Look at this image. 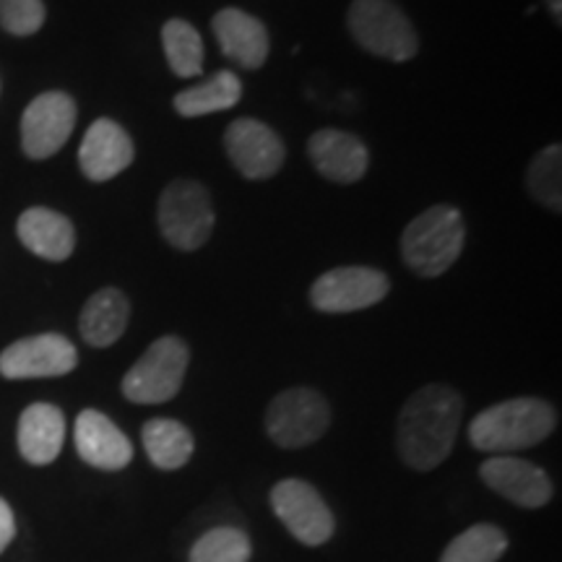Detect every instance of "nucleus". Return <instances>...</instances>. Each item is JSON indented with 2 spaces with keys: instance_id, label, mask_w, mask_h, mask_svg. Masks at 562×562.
Listing matches in <instances>:
<instances>
[{
  "instance_id": "f257e3e1",
  "label": "nucleus",
  "mask_w": 562,
  "mask_h": 562,
  "mask_svg": "<svg viewBox=\"0 0 562 562\" xmlns=\"http://www.w3.org/2000/svg\"><path fill=\"white\" fill-rule=\"evenodd\" d=\"M463 398L448 385H425L406 398L398 414V456L414 472H432L453 451Z\"/></svg>"
},
{
  "instance_id": "f03ea898",
  "label": "nucleus",
  "mask_w": 562,
  "mask_h": 562,
  "mask_svg": "<svg viewBox=\"0 0 562 562\" xmlns=\"http://www.w3.org/2000/svg\"><path fill=\"white\" fill-rule=\"evenodd\" d=\"M558 427V412L550 402L533 396L510 398L476 414L469 425V440L476 451L508 456L539 446Z\"/></svg>"
},
{
  "instance_id": "7ed1b4c3",
  "label": "nucleus",
  "mask_w": 562,
  "mask_h": 562,
  "mask_svg": "<svg viewBox=\"0 0 562 562\" xmlns=\"http://www.w3.org/2000/svg\"><path fill=\"white\" fill-rule=\"evenodd\" d=\"M463 243H467L463 214L456 206L438 203L406 224L402 256L417 277L435 279L459 261Z\"/></svg>"
},
{
  "instance_id": "20e7f679",
  "label": "nucleus",
  "mask_w": 562,
  "mask_h": 562,
  "mask_svg": "<svg viewBox=\"0 0 562 562\" xmlns=\"http://www.w3.org/2000/svg\"><path fill=\"white\" fill-rule=\"evenodd\" d=\"M347 26L357 45L378 58L406 63L419 50L417 30L393 0H355Z\"/></svg>"
},
{
  "instance_id": "39448f33",
  "label": "nucleus",
  "mask_w": 562,
  "mask_h": 562,
  "mask_svg": "<svg viewBox=\"0 0 562 562\" xmlns=\"http://www.w3.org/2000/svg\"><path fill=\"white\" fill-rule=\"evenodd\" d=\"M159 232L172 248L199 250L209 243L214 232V203L201 182L195 180H172L161 191L157 209Z\"/></svg>"
},
{
  "instance_id": "423d86ee",
  "label": "nucleus",
  "mask_w": 562,
  "mask_h": 562,
  "mask_svg": "<svg viewBox=\"0 0 562 562\" xmlns=\"http://www.w3.org/2000/svg\"><path fill=\"white\" fill-rule=\"evenodd\" d=\"M191 349L178 336H161L125 372L123 396L133 404H165L182 389Z\"/></svg>"
},
{
  "instance_id": "0eeeda50",
  "label": "nucleus",
  "mask_w": 562,
  "mask_h": 562,
  "mask_svg": "<svg viewBox=\"0 0 562 562\" xmlns=\"http://www.w3.org/2000/svg\"><path fill=\"white\" fill-rule=\"evenodd\" d=\"M331 425L328 402L313 389L281 391L266 409V432L279 448H305L326 435Z\"/></svg>"
},
{
  "instance_id": "6e6552de",
  "label": "nucleus",
  "mask_w": 562,
  "mask_h": 562,
  "mask_svg": "<svg viewBox=\"0 0 562 562\" xmlns=\"http://www.w3.org/2000/svg\"><path fill=\"white\" fill-rule=\"evenodd\" d=\"M271 508L300 544L321 547L334 537V513L311 482L281 480L273 484Z\"/></svg>"
},
{
  "instance_id": "1a4fd4ad",
  "label": "nucleus",
  "mask_w": 562,
  "mask_h": 562,
  "mask_svg": "<svg viewBox=\"0 0 562 562\" xmlns=\"http://www.w3.org/2000/svg\"><path fill=\"white\" fill-rule=\"evenodd\" d=\"M391 292V279L372 266H339L315 279L311 302L321 313H357L378 305Z\"/></svg>"
},
{
  "instance_id": "9d476101",
  "label": "nucleus",
  "mask_w": 562,
  "mask_h": 562,
  "mask_svg": "<svg viewBox=\"0 0 562 562\" xmlns=\"http://www.w3.org/2000/svg\"><path fill=\"white\" fill-rule=\"evenodd\" d=\"M76 102L66 91H45L26 104L21 115V149L30 159H50L70 138Z\"/></svg>"
},
{
  "instance_id": "9b49d317",
  "label": "nucleus",
  "mask_w": 562,
  "mask_h": 562,
  "mask_svg": "<svg viewBox=\"0 0 562 562\" xmlns=\"http://www.w3.org/2000/svg\"><path fill=\"white\" fill-rule=\"evenodd\" d=\"M79 364V351L60 334H40L13 341L0 351V375L9 381L60 378Z\"/></svg>"
},
{
  "instance_id": "f8f14e48",
  "label": "nucleus",
  "mask_w": 562,
  "mask_h": 562,
  "mask_svg": "<svg viewBox=\"0 0 562 562\" xmlns=\"http://www.w3.org/2000/svg\"><path fill=\"white\" fill-rule=\"evenodd\" d=\"M224 149L235 170L248 180H269L284 167L286 149L279 133L256 117H240L224 131Z\"/></svg>"
},
{
  "instance_id": "ddd939ff",
  "label": "nucleus",
  "mask_w": 562,
  "mask_h": 562,
  "mask_svg": "<svg viewBox=\"0 0 562 562\" xmlns=\"http://www.w3.org/2000/svg\"><path fill=\"white\" fill-rule=\"evenodd\" d=\"M482 482L518 508H542L552 501V480L537 463L516 456H492L480 467Z\"/></svg>"
},
{
  "instance_id": "4468645a",
  "label": "nucleus",
  "mask_w": 562,
  "mask_h": 562,
  "mask_svg": "<svg viewBox=\"0 0 562 562\" xmlns=\"http://www.w3.org/2000/svg\"><path fill=\"white\" fill-rule=\"evenodd\" d=\"M136 149L121 123L100 117L89 125L79 149V167L91 182H108L128 170Z\"/></svg>"
},
{
  "instance_id": "2eb2a0df",
  "label": "nucleus",
  "mask_w": 562,
  "mask_h": 562,
  "mask_svg": "<svg viewBox=\"0 0 562 562\" xmlns=\"http://www.w3.org/2000/svg\"><path fill=\"white\" fill-rule=\"evenodd\" d=\"M74 440L81 461L100 469V472H121L133 459L131 440L108 414L97 409H83L79 414Z\"/></svg>"
},
{
  "instance_id": "dca6fc26",
  "label": "nucleus",
  "mask_w": 562,
  "mask_h": 562,
  "mask_svg": "<svg viewBox=\"0 0 562 562\" xmlns=\"http://www.w3.org/2000/svg\"><path fill=\"white\" fill-rule=\"evenodd\" d=\"M222 53L245 70H258L269 60L271 37L261 19L243 9H222L211 19Z\"/></svg>"
},
{
  "instance_id": "f3484780",
  "label": "nucleus",
  "mask_w": 562,
  "mask_h": 562,
  "mask_svg": "<svg viewBox=\"0 0 562 562\" xmlns=\"http://www.w3.org/2000/svg\"><path fill=\"white\" fill-rule=\"evenodd\" d=\"M307 157L323 178L339 182V186H351V182L362 180L370 167V151L362 144V138L336 128L313 133V138L307 140Z\"/></svg>"
},
{
  "instance_id": "a211bd4d",
  "label": "nucleus",
  "mask_w": 562,
  "mask_h": 562,
  "mask_svg": "<svg viewBox=\"0 0 562 562\" xmlns=\"http://www.w3.org/2000/svg\"><path fill=\"white\" fill-rule=\"evenodd\" d=\"M16 235L26 250L53 263L66 261L76 248L74 222L45 206L26 209L16 222Z\"/></svg>"
},
{
  "instance_id": "6ab92c4d",
  "label": "nucleus",
  "mask_w": 562,
  "mask_h": 562,
  "mask_svg": "<svg viewBox=\"0 0 562 562\" xmlns=\"http://www.w3.org/2000/svg\"><path fill=\"white\" fill-rule=\"evenodd\" d=\"M19 451L34 467L58 459L66 440V417L55 404H32L19 417Z\"/></svg>"
},
{
  "instance_id": "aec40b11",
  "label": "nucleus",
  "mask_w": 562,
  "mask_h": 562,
  "mask_svg": "<svg viewBox=\"0 0 562 562\" xmlns=\"http://www.w3.org/2000/svg\"><path fill=\"white\" fill-rule=\"evenodd\" d=\"M131 321V302L117 286H104L94 292L83 305L79 318L81 339L89 347H112L125 334Z\"/></svg>"
},
{
  "instance_id": "412c9836",
  "label": "nucleus",
  "mask_w": 562,
  "mask_h": 562,
  "mask_svg": "<svg viewBox=\"0 0 562 562\" xmlns=\"http://www.w3.org/2000/svg\"><path fill=\"white\" fill-rule=\"evenodd\" d=\"M243 100V81L232 70H216L206 81L195 83L191 89H182L175 94L172 108L182 117H203L214 112L232 110Z\"/></svg>"
},
{
  "instance_id": "4be33fe9",
  "label": "nucleus",
  "mask_w": 562,
  "mask_h": 562,
  "mask_svg": "<svg viewBox=\"0 0 562 562\" xmlns=\"http://www.w3.org/2000/svg\"><path fill=\"white\" fill-rule=\"evenodd\" d=\"M140 440H144L146 456L154 467L161 472H178L191 461L195 451V440L191 430L178 419H149L140 430Z\"/></svg>"
},
{
  "instance_id": "5701e85b",
  "label": "nucleus",
  "mask_w": 562,
  "mask_h": 562,
  "mask_svg": "<svg viewBox=\"0 0 562 562\" xmlns=\"http://www.w3.org/2000/svg\"><path fill=\"white\" fill-rule=\"evenodd\" d=\"M161 47L175 76L193 79L203 74V40L186 19H170L161 26Z\"/></svg>"
},
{
  "instance_id": "b1692460",
  "label": "nucleus",
  "mask_w": 562,
  "mask_h": 562,
  "mask_svg": "<svg viewBox=\"0 0 562 562\" xmlns=\"http://www.w3.org/2000/svg\"><path fill=\"white\" fill-rule=\"evenodd\" d=\"M505 550H508V533L501 526L476 524L472 529L461 531L446 547L440 562H497Z\"/></svg>"
},
{
  "instance_id": "393cba45",
  "label": "nucleus",
  "mask_w": 562,
  "mask_h": 562,
  "mask_svg": "<svg viewBox=\"0 0 562 562\" xmlns=\"http://www.w3.org/2000/svg\"><path fill=\"white\" fill-rule=\"evenodd\" d=\"M526 191L544 209L560 214L562 211V146H547L531 159L526 170Z\"/></svg>"
},
{
  "instance_id": "a878e982",
  "label": "nucleus",
  "mask_w": 562,
  "mask_h": 562,
  "mask_svg": "<svg viewBox=\"0 0 562 562\" xmlns=\"http://www.w3.org/2000/svg\"><path fill=\"white\" fill-rule=\"evenodd\" d=\"M252 544L235 526H220L203 533L191 550V562H248Z\"/></svg>"
},
{
  "instance_id": "bb28decb",
  "label": "nucleus",
  "mask_w": 562,
  "mask_h": 562,
  "mask_svg": "<svg viewBox=\"0 0 562 562\" xmlns=\"http://www.w3.org/2000/svg\"><path fill=\"white\" fill-rule=\"evenodd\" d=\"M42 0H0V26L13 37H32L45 26Z\"/></svg>"
},
{
  "instance_id": "cd10ccee",
  "label": "nucleus",
  "mask_w": 562,
  "mask_h": 562,
  "mask_svg": "<svg viewBox=\"0 0 562 562\" xmlns=\"http://www.w3.org/2000/svg\"><path fill=\"white\" fill-rule=\"evenodd\" d=\"M16 537V521H13L11 505L0 497V554L5 552V547L13 542Z\"/></svg>"
},
{
  "instance_id": "c85d7f7f",
  "label": "nucleus",
  "mask_w": 562,
  "mask_h": 562,
  "mask_svg": "<svg viewBox=\"0 0 562 562\" xmlns=\"http://www.w3.org/2000/svg\"><path fill=\"white\" fill-rule=\"evenodd\" d=\"M547 9H550L554 24H562V5H560V0H547Z\"/></svg>"
}]
</instances>
